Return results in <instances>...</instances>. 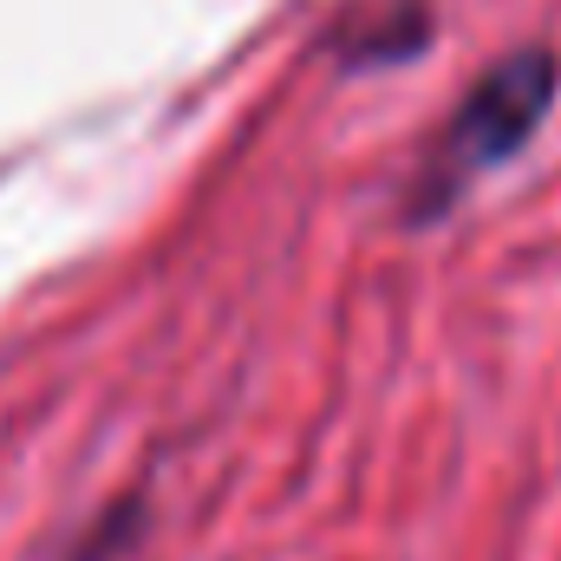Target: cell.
Here are the masks:
<instances>
[{
    "label": "cell",
    "mask_w": 561,
    "mask_h": 561,
    "mask_svg": "<svg viewBox=\"0 0 561 561\" xmlns=\"http://www.w3.org/2000/svg\"><path fill=\"white\" fill-rule=\"evenodd\" d=\"M556 85H561V66H556V53H542V46H523V53L496 59V66L463 92V105L450 112L444 138L431 144V157L419 163L412 222L444 216L483 170L510 163L523 144L536 138V125L549 118Z\"/></svg>",
    "instance_id": "6da1fadb"
}]
</instances>
